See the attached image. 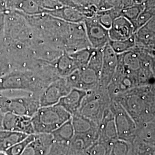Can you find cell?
<instances>
[{
	"instance_id": "1",
	"label": "cell",
	"mask_w": 155,
	"mask_h": 155,
	"mask_svg": "<svg viewBox=\"0 0 155 155\" xmlns=\"http://www.w3.org/2000/svg\"><path fill=\"white\" fill-rule=\"evenodd\" d=\"M59 77L54 66L48 63L34 70H14L0 77V92L21 90L40 95Z\"/></svg>"
},
{
	"instance_id": "2",
	"label": "cell",
	"mask_w": 155,
	"mask_h": 155,
	"mask_svg": "<svg viewBox=\"0 0 155 155\" xmlns=\"http://www.w3.org/2000/svg\"><path fill=\"white\" fill-rule=\"evenodd\" d=\"M10 91L12 95L0 92V110L4 114L10 113L31 117L40 107L39 95L21 90Z\"/></svg>"
},
{
	"instance_id": "3",
	"label": "cell",
	"mask_w": 155,
	"mask_h": 155,
	"mask_svg": "<svg viewBox=\"0 0 155 155\" xmlns=\"http://www.w3.org/2000/svg\"><path fill=\"white\" fill-rule=\"evenodd\" d=\"M71 117L58 105L40 107L31 117L35 133L51 134L70 120Z\"/></svg>"
},
{
	"instance_id": "4",
	"label": "cell",
	"mask_w": 155,
	"mask_h": 155,
	"mask_svg": "<svg viewBox=\"0 0 155 155\" xmlns=\"http://www.w3.org/2000/svg\"><path fill=\"white\" fill-rule=\"evenodd\" d=\"M110 105V99L107 89L98 86L87 92L77 113L100 125Z\"/></svg>"
},
{
	"instance_id": "5",
	"label": "cell",
	"mask_w": 155,
	"mask_h": 155,
	"mask_svg": "<svg viewBox=\"0 0 155 155\" xmlns=\"http://www.w3.org/2000/svg\"><path fill=\"white\" fill-rule=\"evenodd\" d=\"M72 88L66 78L59 77L52 82L40 95V107L56 105Z\"/></svg>"
},
{
	"instance_id": "6",
	"label": "cell",
	"mask_w": 155,
	"mask_h": 155,
	"mask_svg": "<svg viewBox=\"0 0 155 155\" xmlns=\"http://www.w3.org/2000/svg\"><path fill=\"white\" fill-rule=\"evenodd\" d=\"M87 39L92 48L102 49L109 42V29L102 25L95 18H86L83 21Z\"/></svg>"
},
{
	"instance_id": "7",
	"label": "cell",
	"mask_w": 155,
	"mask_h": 155,
	"mask_svg": "<svg viewBox=\"0 0 155 155\" xmlns=\"http://www.w3.org/2000/svg\"><path fill=\"white\" fill-rule=\"evenodd\" d=\"M118 64V54L107 45L103 48L102 64L100 74L99 86L107 89L113 77Z\"/></svg>"
},
{
	"instance_id": "8",
	"label": "cell",
	"mask_w": 155,
	"mask_h": 155,
	"mask_svg": "<svg viewBox=\"0 0 155 155\" xmlns=\"http://www.w3.org/2000/svg\"><path fill=\"white\" fill-rule=\"evenodd\" d=\"M75 134L94 143L99 138V125L89 118L76 113L71 117Z\"/></svg>"
},
{
	"instance_id": "9",
	"label": "cell",
	"mask_w": 155,
	"mask_h": 155,
	"mask_svg": "<svg viewBox=\"0 0 155 155\" xmlns=\"http://www.w3.org/2000/svg\"><path fill=\"white\" fill-rule=\"evenodd\" d=\"M2 129L24 133L27 135L35 134L31 117L10 113H5L4 115Z\"/></svg>"
},
{
	"instance_id": "10",
	"label": "cell",
	"mask_w": 155,
	"mask_h": 155,
	"mask_svg": "<svg viewBox=\"0 0 155 155\" xmlns=\"http://www.w3.org/2000/svg\"><path fill=\"white\" fill-rule=\"evenodd\" d=\"M135 34L133 24L124 16L118 17L114 20L109 29L110 40H124Z\"/></svg>"
},
{
	"instance_id": "11",
	"label": "cell",
	"mask_w": 155,
	"mask_h": 155,
	"mask_svg": "<svg viewBox=\"0 0 155 155\" xmlns=\"http://www.w3.org/2000/svg\"><path fill=\"white\" fill-rule=\"evenodd\" d=\"M53 143L51 134H35V139L21 155H47Z\"/></svg>"
},
{
	"instance_id": "12",
	"label": "cell",
	"mask_w": 155,
	"mask_h": 155,
	"mask_svg": "<svg viewBox=\"0 0 155 155\" xmlns=\"http://www.w3.org/2000/svg\"><path fill=\"white\" fill-rule=\"evenodd\" d=\"M87 92L81 89L72 88L68 94L61 98L56 105L62 107L72 116L77 113Z\"/></svg>"
},
{
	"instance_id": "13",
	"label": "cell",
	"mask_w": 155,
	"mask_h": 155,
	"mask_svg": "<svg viewBox=\"0 0 155 155\" xmlns=\"http://www.w3.org/2000/svg\"><path fill=\"white\" fill-rule=\"evenodd\" d=\"M56 72L61 77L66 78L78 70L69 53L64 52L54 64Z\"/></svg>"
},
{
	"instance_id": "14",
	"label": "cell",
	"mask_w": 155,
	"mask_h": 155,
	"mask_svg": "<svg viewBox=\"0 0 155 155\" xmlns=\"http://www.w3.org/2000/svg\"><path fill=\"white\" fill-rule=\"evenodd\" d=\"M28 135L6 130H0V152H5L13 145L26 138Z\"/></svg>"
},
{
	"instance_id": "15",
	"label": "cell",
	"mask_w": 155,
	"mask_h": 155,
	"mask_svg": "<svg viewBox=\"0 0 155 155\" xmlns=\"http://www.w3.org/2000/svg\"><path fill=\"white\" fill-rule=\"evenodd\" d=\"M51 134L54 142L70 143L75 134L71 118Z\"/></svg>"
},
{
	"instance_id": "16",
	"label": "cell",
	"mask_w": 155,
	"mask_h": 155,
	"mask_svg": "<svg viewBox=\"0 0 155 155\" xmlns=\"http://www.w3.org/2000/svg\"><path fill=\"white\" fill-rule=\"evenodd\" d=\"M47 13L52 16L59 18L61 20L72 23L83 22L86 18L78 12L70 9H61L48 11Z\"/></svg>"
},
{
	"instance_id": "17",
	"label": "cell",
	"mask_w": 155,
	"mask_h": 155,
	"mask_svg": "<svg viewBox=\"0 0 155 155\" xmlns=\"http://www.w3.org/2000/svg\"><path fill=\"white\" fill-rule=\"evenodd\" d=\"M95 48L88 47L78 50L72 53H69L76 64L78 69H81L87 66Z\"/></svg>"
},
{
	"instance_id": "18",
	"label": "cell",
	"mask_w": 155,
	"mask_h": 155,
	"mask_svg": "<svg viewBox=\"0 0 155 155\" xmlns=\"http://www.w3.org/2000/svg\"><path fill=\"white\" fill-rule=\"evenodd\" d=\"M109 45L117 54H121L133 50L136 47L135 35L124 40H109Z\"/></svg>"
},
{
	"instance_id": "19",
	"label": "cell",
	"mask_w": 155,
	"mask_h": 155,
	"mask_svg": "<svg viewBox=\"0 0 155 155\" xmlns=\"http://www.w3.org/2000/svg\"><path fill=\"white\" fill-rule=\"evenodd\" d=\"M112 144L98 140L90 146L85 152L87 155H110Z\"/></svg>"
},
{
	"instance_id": "20",
	"label": "cell",
	"mask_w": 155,
	"mask_h": 155,
	"mask_svg": "<svg viewBox=\"0 0 155 155\" xmlns=\"http://www.w3.org/2000/svg\"><path fill=\"white\" fill-rule=\"evenodd\" d=\"M35 134L28 135V136L17 143L14 145H13L10 148L6 150V154L7 155H21L25 148L27 147L29 144H30L34 139Z\"/></svg>"
},
{
	"instance_id": "21",
	"label": "cell",
	"mask_w": 155,
	"mask_h": 155,
	"mask_svg": "<svg viewBox=\"0 0 155 155\" xmlns=\"http://www.w3.org/2000/svg\"><path fill=\"white\" fill-rule=\"evenodd\" d=\"M13 70L9 58L2 44L0 41V77Z\"/></svg>"
},
{
	"instance_id": "22",
	"label": "cell",
	"mask_w": 155,
	"mask_h": 155,
	"mask_svg": "<svg viewBox=\"0 0 155 155\" xmlns=\"http://www.w3.org/2000/svg\"><path fill=\"white\" fill-rule=\"evenodd\" d=\"M69 150L70 143L54 141L47 155H68Z\"/></svg>"
},
{
	"instance_id": "23",
	"label": "cell",
	"mask_w": 155,
	"mask_h": 155,
	"mask_svg": "<svg viewBox=\"0 0 155 155\" xmlns=\"http://www.w3.org/2000/svg\"><path fill=\"white\" fill-rule=\"evenodd\" d=\"M144 27L155 36V17H152Z\"/></svg>"
},
{
	"instance_id": "24",
	"label": "cell",
	"mask_w": 155,
	"mask_h": 155,
	"mask_svg": "<svg viewBox=\"0 0 155 155\" xmlns=\"http://www.w3.org/2000/svg\"><path fill=\"white\" fill-rule=\"evenodd\" d=\"M5 26V13H0V41H2Z\"/></svg>"
},
{
	"instance_id": "25",
	"label": "cell",
	"mask_w": 155,
	"mask_h": 155,
	"mask_svg": "<svg viewBox=\"0 0 155 155\" xmlns=\"http://www.w3.org/2000/svg\"><path fill=\"white\" fill-rule=\"evenodd\" d=\"M68 155H87L85 151H81L77 150H74L70 147L69 153Z\"/></svg>"
},
{
	"instance_id": "26",
	"label": "cell",
	"mask_w": 155,
	"mask_h": 155,
	"mask_svg": "<svg viewBox=\"0 0 155 155\" xmlns=\"http://www.w3.org/2000/svg\"><path fill=\"white\" fill-rule=\"evenodd\" d=\"M7 10L5 0H0V13H4Z\"/></svg>"
},
{
	"instance_id": "27",
	"label": "cell",
	"mask_w": 155,
	"mask_h": 155,
	"mask_svg": "<svg viewBox=\"0 0 155 155\" xmlns=\"http://www.w3.org/2000/svg\"><path fill=\"white\" fill-rule=\"evenodd\" d=\"M4 115V114L0 110V130H2V120H3Z\"/></svg>"
},
{
	"instance_id": "28",
	"label": "cell",
	"mask_w": 155,
	"mask_h": 155,
	"mask_svg": "<svg viewBox=\"0 0 155 155\" xmlns=\"http://www.w3.org/2000/svg\"><path fill=\"white\" fill-rule=\"evenodd\" d=\"M0 155H7L6 154L5 152H0Z\"/></svg>"
}]
</instances>
